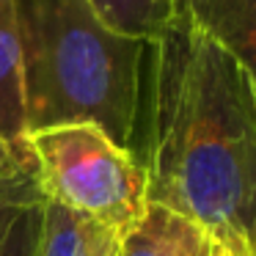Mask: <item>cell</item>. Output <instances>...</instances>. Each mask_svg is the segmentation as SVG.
I'll return each mask as SVG.
<instances>
[{"label": "cell", "mask_w": 256, "mask_h": 256, "mask_svg": "<svg viewBox=\"0 0 256 256\" xmlns=\"http://www.w3.org/2000/svg\"><path fill=\"white\" fill-rule=\"evenodd\" d=\"M149 47V204L242 245L256 218L254 86L182 8Z\"/></svg>", "instance_id": "obj_1"}, {"label": "cell", "mask_w": 256, "mask_h": 256, "mask_svg": "<svg viewBox=\"0 0 256 256\" xmlns=\"http://www.w3.org/2000/svg\"><path fill=\"white\" fill-rule=\"evenodd\" d=\"M28 135L96 124L132 152L149 42L124 36L88 0H17Z\"/></svg>", "instance_id": "obj_2"}, {"label": "cell", "mask_w": 256, "mask_h": 256, "mask_svg": "<svg viewBox=\"0 0 256 256\" xmlns=\"http://www.w3.org/2000/svg\"><path fill=\"white\" fill-rule=\"evenodd\" d=\"M47 201L127 234L149 206L144 160L96 124H64L28 135Z\"/></svg>", "instance_id": "obj_3"}, {"label": "cell", "mask_w": 256, "mask_h": 256, "mask_svg": "<svg viewBox=\"0 0 256 256\" xmlns=\"http://www.w3.org/2000/svg\"><path fill=\"white\" fill-rule=\"evenodd\" d=\"M190 22L220 44L256 91V0H176Z\"/></svg>", "instance_id": "obj_4"}, {"label": "cell", "mask_w": 256, "mask_h": 256, "mask_svg": "<svg viewBox=\"0 0 256 256\" xmlns=\"http://www.w3.org/2000/svg\"><path fill=\"white\" fill-rule=\"evenodd\" d=\"M0 140L30 154L17 0H0Z\"/></svg>", "instance_id": "obj_5"}, {"label": "cell", "mask_w": 256, "mask_h": 256, "mask_svg": "<svg viewBox=\"0 0 256 256\" xmlns=\"http://www.w3.org/2000/svg\"><path fill=\"white\" fill-rule=\"evenodd\" d=\"M122 234L61 204L44 201V223L36 256H118Z\"/></svg>", "instance_id": "obj_6"}, {"label": "cell", "mask_w": 256, "mask_h": 256, "mask_svg": "<svg viewBox=\"0 0 256 256\" xmlns=\"http://www.w3.org/2000/svg\"><path fill=\"white\" fill-rule=\"evenodd\" d=\"M204 228L188 218L149 204L138 226L122 237L118 256H198Z\"/></svg>", "instance_id": "obj_7"}, {"label": "cell", "mask_w": 256, "mask_h": 256, "mask_svg": "<svg viewBox=\"0 0 256 256\" xmlns=\"http://www.w3.org/2000/svg\"><path fill=\"white\" fill-rule=\"evenodd\" d=\"M102 20L124 36L154 42L176 17V0H88Z\"/></svg>", "instance_id": "obj_8"}, {"label": "cell", "mask_w": 256, "mask_h": 256, "mask_svg": "<svg viewBox=\"0 0 256 256\" xmlns=\"http://www.w3.org/2000/svg\"><path fill=\"white\" fill-rule=\"evenodd\" d=\"M44 201L47 198L42 193L36 162L0 174V242L20 215H25L28 210L44 204Z\"/></svg>", "instance_id": "obj_9"}, {"label": "cell", "mask_w": 256, "mask_h": 256, "mask_svg": "<svg viewBox=\"0 0 256 256\" xmlns=\"http://www.w3.org/2000/svg\"><path fill=\"white\" fill-rule=\"evenodd\" d=\"M42 223H44V204L20 215L0 242V256H36L42 240Z\"/></svg>", "instance_id": "obj_10"}, {"label": "cell", "mask_w": 256, "mask_h": 256, "mask_svg": "<svg viewBox=\"0 0 256 256\" xmlns=\"http://www.w3.org/2000/svg\"><path fill=\"white\" fill-rule=\"evenodd\" d=\"M28 162H34V154H22V152L12 149L6 140H0V174L20 168V166H28Z\"/></svg>", "instance_id": "obj_11"}, {"label": "cell", "mask_w": 256, "mask_h": 256, "mask_svg": "<svg viewBox=\"0 0 256 256\" xmlns=\"http://www.w3.org/2000/svg\"><path fill=\"white\" fill-rule=\"evenodd\" d=\"M198 256H234V248L226 242V240L218 237V234L204 232V240H201Z\"/></svg>", "instance_id": "obj_12"}, {"label": "cell", "mask_w": 256, "mask_h": 256, "mask_svg": "<svg viewBox=\"0 0 256 256\" xmlns=\"http://www.w3.org/2000/svg\"><path fill=\"white\" fill-rule=\"evenodd\" d=\"M245 250H248V256H256V218L250 223L248 234H245Z\"/></svg>", "instance_id": "obj_13"}, {"label": "cell", "mask_w": 256, "mask_h": 256, "mask_svg": "<svg viewBox=\"0 0 256 256\" xmlns=\"http://www.w3.org/2000/svg\"><path fill=\"white\" fill-rule=\"evenodd\" d=\"M234 248V256H248V250H245V242L242 245H232Z\"/></svg>", "instance_id": "obj_14"}]
</instances>
